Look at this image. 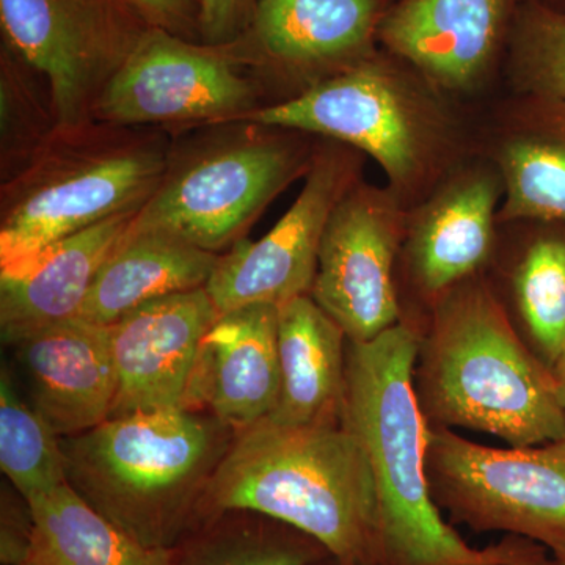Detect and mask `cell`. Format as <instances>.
I'll list each match as a JSON object with an SVG mask.
<instances>
[{
	"label": "cell",
	"instance_id": "1",
	"mask_svg": "<svg viewBox=\"0 0 565 565\" xmlns=\"http://www.w3.org/2000/svg\"><path fill=\"white\" fill-rule=\"evenodd\" d=\"M419 333L399 322L367 343L348 341L343 424L370 457L377 494L374 565H535L527 539L473 548L445 522L426 475V419L414 390Z\"/></svg>",
	"mask_w": 565,
	"mask_h": 565
},
{
	"label": "cell",
	"instance_id": "2",
	"mask_svg": "<svg viewBox=\"0 0 565 565\" xmlns=\"http://www.w3.org/2000/svg\"><path fill=\"white\" fill-rule=\"evenodd\" d=\"M414 390L429 427L494 435L512 448L565 438L553 371L523 343L481 274L430 308L419 330Z\"/></svg>",
	"mask_w": 565,
	"mask_h": 565
},
{
	"label": "cell",
	"instance_id": "3",
	"mask_svg": "<svg viewBox=\"0 0 565 565\" xmlns=\"http://www.w3.org/2000/svg\"><path fill=\"white\" fill-rule=\"evenodd\" d=\"M207 509L267 516L313 539L334 559L374 565L373 470L343 423L266 418L234 433L204 493Z\"/></svg>",
	"mask_w": 565,
	"mask_h": 565
},
{
	"label": "cell",
	"instance_id": "4",
	"mask_svg": "<svg viewBox=\"0 0 565 565\" xmlns=\"http://www.w3.org/2000/svg\"><path fill=\"white\" fill-rule=\"evenodd\" d=\"M228 430L188 408L110 416L61 437L66 482L140 544L173 550L202 511Z\"/></svg>",
	"mask_w": 565,
	"mask_h": 565
},
{
	"label": "cell",
	"instance_id": "5",
	"mask_svg": "<svg viewBox=\"0 0 565 565\" xmlns=\"http://www.w3.org/2000/svg\"><path fill=\"white\" fill-rule=\"evenodd\" d=\"M173 140L145 126L88 121L54 128L0 193V267L122 212L158 188Z\"/></svg>",
	"mask_w": 565,
	"mask_h": 565
},
{
	"label": "cell",
	"instance_id": "6",
	"mask_svg": "<svg viewBox=\"0 0 565 565\" xmlns=\"http://www.w3.org/2000/svg\"><path fill=\"white\" fill-rule=\"evenodd\" d=\"M299 134L236 120L173 140L166 172L129 230H161L217 255L233 247L310 169L315 148Z\"/></svg>",
	"mask_w": 565,
	"mask_h": 565
},
{
	"label": "cell",
	"instance_id": "7",
	"mask_svg": "<svg viewBox=\"0 0 565 565\" xmlns=\"http://www.w3.org/2000/svg\"><path fill=\"white\" fill-rule=\"evenodd\" d=\"M244 120L349 145L384 169L401 199L438 173L451 145L448 117L434 96L371 57Z\"/></svg>",
	"mask_w": 565,
	"mask_h": 565
},
{
	"label": "cell",
	"instance_id": "8",
	"mask_svg": "<svg viewBox=\"0 0 565 565\" xmlns=\"http://www.w3.org/2000/svg\"><path fill=\"white\" fill-rule=\"evenodd\" d=\"M426 475L452 522L527 539L565 563V438L501 449L429 427Z\"/></svg>",
	"mask_w": 565,
	"mask_h": 565
},
{
	"label": "cell",
	"instance_id": "9",
	"mask_svg": "<svg viewBox=\"0 0 565 565\" xmlns=\"http://www.w3.org/2000/svg\"><path fill=\"white\" fill-rule=\"evenodd\" d=\"M0 22L14 54L46 77L55 128L93 121L152 28L129 0H0Z\"/></svg>",
	"mask_w": 565,
	"mask_h": 565
},
{
	"label": "cell",
	"instance_id": "10",
	"mask_svg": "<svg viewBox=\"0 0 565 565\" xmlns=\"http://www.w3.org/2000/svg\"><path fill=\"white\" fill-rule=\"evenodd\" d=\"M258 87L232 47L196 44L151 28L96 104L93 120L118 126L244 120Z\"/></svg>",
	"mask_w": 565,
	"mask_h": 565
},
{
	"label": "cell",
	"instance_id": "11",
	"mask_svg": "<svg viewBox=\"0 0 565 565\" xmlns=\"http://www.w3.org/2000/svg\"><path fill=\"white\" fill-rule=\"evenodd\" d=\"M407 218L392 188L356 181L327 222L310 296L351 343L403 321L396 269Z\"/></svg>",
	"mask_w": 565,
	"mask_h": 565
},
{
	"label": "cell",
	"instance_id": "12",
	"mask_svg": "<svg viewBox=\"0 0 565 565\" xmlns=\"http://www.w3.org/2000/svg\"><path fill=\"white\" fill-rule=\"evenodd\" d=\"M360 151L349 145L327 139L315 148L302 191L277 225L256 243L244 237L218 255L204 286L218 313L310 296L327 222L360 181Z\"/></svg>",
	"mask_w": 565,
	"mask_h": 565
},
{
	"label": "cell",
	"instance_id": "13",
	"mask_svg": "<svg viewBox=\"0 0 565 565\" xmlns=\"http://www.w3.org/2000/svg\"><path fill=\"white\" fill-rule=\"evenodd\" d=\"M218 316L200 288L141 303L111 323L118 392L110 416L185 408L200 344Z\"/></svg>",
	"mask_w": 565,
	"mask_h": 565
},
{
	"label": "cell",
	"instance_id": "14",
	"mask_svg": "<svg viewBox=\"0 0 565 565\" xmlns=\"http://www.w3.org/2000/svg\"><path fill=\"white\" fill-rule=\"evenodd\" d=\"M501 191L500 177L468 170L408 214L397 263L416 303L426 308L424 321L444 294L486 269L493 253Z\"/></svg>",
	"mask_w": 565,
	"mask_h": 565
},
{
	"label": "cell",
	"instance_id": "15",
	"mask_svg": "<svg viewBox=\"0 0 565 565\" xmlns=\"http://www.w3.org/2000/svg\"><path fill=\"white\" fill-rule=\"evenodd\" d=\"M278 307L226 311L204 334L185 408L206 407L234 433L269 418L280 397Z\"/></svg>",
	"mask_w": 565,
	"mask_h": 565
},
{
	"label": "cell",
	"instance_id": "16",
	"mask_svg": "<svg viewBox=\"0 0 565 565\" xmlns=\"http://www.w3.org/2000/svg\"><path fill=\"white\" fill-rule=\"evenodd\" d=\"M13 345L29 401L61 437L110 418L118 374L109 327L66 319Z\"/></svg>",
	"mask_w": 565,
	"mask_h": 565
},
{
	"label": "cell",
	"instance_id": "17",
	"mask_svg": "<svg viewBox=\"0 0 565 565\" xmlns=\"http://www.w3.org/2000/svg\"><path fill=\"white\" fill-rule=\"evenodd\" d=\"M509 10L511 0H403L377 36L434 87L470 92L492 68Z\"/></svg>",
	"mask_w": 565,
	"mask_h": 565
},
{
	"label": "cell",
	"instance_id": "18",
	"mask_svg": "<svg viewBox=\"0 0 565 565\" xmlns=\"http://www.w3.org/2000/svg\"><path fill=\"white\" fill-rule=\"evenodd\" d=\"M379 0H256L247 61L307 82V88L370 58Z\"/></svg>",
	"mask_w": 565,
	"mask_h": 565
},
{
	"label": "cell",
	"instance_id": "19",
	"mask_svg": "<svg viewBox=\"0 0 565 565\" xmlns=\"http://www.w3.org/2000/svg\"><path fill=\"white\" fill-rule=\"evenodd\" d=\"M136 211L122 212L13 266L0 267V332L9 344L76 318L96 274L128 232Z\"/></svg>",
	"mask_w": 565,
	"mask_h": 565
},
{
	"label": "cell",
	"instance_id": "20",
	"mask_svg": "<svg viewBox=\"0 0 565 565\" xmlns=\"http://www.w3.org/2000/svg\"><path fill=\"white\" fill-rule=\"evenodd\" d=\"M278 359L280 397L269 419L343 423L348 337L313 297H296L278 307Z\"/></svg>",
	"mask_w": 565,
	"mask_h": 565
},
{
	"label": "cell",
	"instance_id": "21",
	"mask_svg": "<svg viewBox=\"0 0 565 565\" xmlns=\"http://www.w3.org/2000/svg\"><path fill=\"white\" fill-rule=\"evenodd\" d=\"M217 259V253L174 234L128 228L96 274L76 318L109 327L141 303L204 288Z\"/></svg>",
	"mask_w": 565,
	"mask_h": 565
},
{
	"label": "cell",
	"instance_id": "22",
	"mask_svg": "<svg viewBox=\"0 0 565 565\" xmlns=\"http://www.w3.org/2000/svg\"><path fill=\"white\" fill-rule=\"evenodd\" d=\"M498 222L565 223V102L525 96L498 137Z\"/></svg>",
	"mask_w": 565,
	"mask_h": 565
},
{
	"label": "cell",
	"instance_id": "23",
	"mask_svg": "<svg viewBox=\"0 0 565 565\" xmlns=\"http://www.w3.org/2000/svg\"><path fill=\"white\" fill-rule=\"evenodd\" d=\"M29 501L33 515L25 565H174L173 550L150 548L126 534L68 482Z\"/></svg>",
	"mask_w": 565,
	"mask_h": 565
},
{
	"label": "cell",
	"instance_id": "24",
	"mask_svg": "<svg viewBox=\"0 0 565 565\" xmlns=\"http://www.w3.org/2000/svg\"><path fill=\"white\" fill-rule=\"evenodd\" d=\"M509 274L503 303L516 333L553 371L565 348V223L533 222Z\"/></svg>",
	"mask_w": 565,
	"mask_h": 565
},
{
	"label": "cell",
	"instance_id": "25",
	"mask_svg": "<svg viewBox=\"0 0 565 565\" xmlns=\"http://www.w3.org/2000/svg\"><path fill=\"white\" fill-rule=\"evenodd\" d=\"M0 468L25 500L66 484L61 435L21 396L6 370L0 377Z\"/></svg>",
	"mask_w": 565,
	"mask_h": 565
},
{
	"label": "cell",
	"instance_id": "26",
	"mask_svg": "<svg viewBox=\"0 0 565 565\" xmlns=\"http://www.w3.org/2000/svg\"><path fill=\"white\" fill-rule=\"evenodd\" d=\"M512 79L523 96L565 102V10L533 0L516 14Z\"/></svg>",
	"mask_w": 565,
	"mask_h": 565
},
{
	"label": "cell",
	"instance_id": "27",
	"mask_svg": "<svg viewBox=\"0 0 565 565\" xmlns=\"http://www.w3.org/2000/svg\"><path fill=\"white\" fill-rule=\"evenodd\" d=\"M330 556L300 531L239 530L214 535L174 565H316Z\"/></svg>",
	"mask_w": 565,
	"mask_h": 565
},
{
	"label": "cell",
	"instance_id": "28",
	"mask_svg": "<svg viewBox=\"0 0 565 565\" xmlns=\"http://www.w3.org/2000/svg\"><path fill=\"white\" fill-rule=\"evenodd\" d=\"M256 0H200V39L215 47L233 46L250 25Z\"/></svg>",
	"mask_w": 565,
	"mask_h": 565
},
{
	"label": "cell",
	"instance_id": "29",
	"mask_svg": "<svg viewBox=\"0 0 565 565\" xmlns=\"http://www.w3.org/2000/svg\"><path fill=\"white\" fill-rule=\"evenodd\" d=\"M152 28L193 41L200 36V0H129Z\"/></svg>",
	"mask_w": 565,
	"mask_h": 565
},
{
	"label": "cell",
	"instance_id": "30",
	"mask_svg": "<svg viewBox=\"0 0 565 565\" xmlns=\"http://www.w3.org/2000/svg\"><path fill=\"white\" fill-rule=\"evenodd\" d=\"M33 515L29 501L22 505L10 500L2 503V530H0V561L3 565H25L31 553Z\"/></svg>",
	"mask_w": 565,
	"mask_h": 565
},
{
	"label": "cell",
	"instance_id": "31",
	"mask_svg": "<svg viewBox=\"0 0 565 565\" xmlns=\"http://www.w3.org/2000/svg\"><path fill=\"white\" fill-rule=\"evenodd\" d=\"M553 377H555L557 401H559L565 416V348L559 359H557L555 367H553Z\"/></svg>",
	"mask_w": 565,
	"mask_h": 565
},
{
	"label": "cell",
	"instance_id": "32",
	"mask_svg": "<svg viewBox=\"0 0 565 565\" xmlns=\"http://www.w3.org/2000/svg\"><path fill=\"white\" fill-rule=\"evenodd\" d=\"M545 3H548L550 7H555L557 10H565V0H548Z\"/></svg>",
	"mask_w": 565,
	"mask_h": 565
},
{
	"label": "cell",
	"instance_id": "33",
	"mask_svg": "<svg viewBox=\"0 0 565 565\" xmlns=\"http://www.w3.org/2000/svg\"><path fill=\"white\" fill-rule=\"evenodd\" d=\"M537 565H565V563H559V561H555V559H553V557H546L544 563H541Z\"/></svg>",
	"mask_w": 565,
	"mask_h": 565
},
{
	"label": "cell",
	"instance_id": "34",
	"mask_svg": "<svg viewBox=\"0 0 565 565\" xmlns=\"http://www.w3.org/2000/svg\"><path fill=\"white\" fill-rule=\"evenodd\" d=\"M333 559H334V557H333ZM334 565H364V564L343 563V561L334 559Z\"/></svg>",
	"mask_w": 565,
	"mask_h": 565
}]
</instances>
